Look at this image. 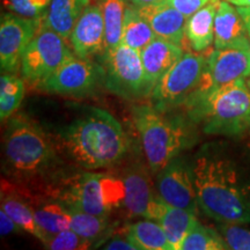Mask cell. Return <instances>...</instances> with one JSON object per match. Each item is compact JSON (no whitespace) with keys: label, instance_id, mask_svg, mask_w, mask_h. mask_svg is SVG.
Here are the masks:
<instances>
[{"label":"cell","instance_id":"16","mask_svg":"<svg viewBox=\"0 0 250 250\" xmlns=\"http://www.w3.org/2000/svg\"><path fill=\"white\" fill-rule=\"evenodd\" d=\"M140 14L152 27L156 37H160L174 44L182 45L186 37L187 18L168 2L144 6L138 8Z\"/></svg>","mask_w":250,"mask_h":250},{"label":"cell","instance_id":"38","mask_svg":"<svg viewBox=\"0 0 250 250\" xmlns=\"http://www.w3.org/2000/svg\"><path fill=\"white\" fill-rule=\"evenodd\" d=\"M236 7H250V0H228Z\"/></svg>","mask_w":250,"mask_h":250},{"label":"cell","instance_id":"5","mask_svg":"<svg viewBox=\"0 0 250 250\" xmlns=\"http://www.w3.org/2000/svg\"><path fill=\"white\" fill-rule=\"evenodd\" d=\"M2 170L18 181L51 175L59 160L56 145L36 123L22 115L11 118L4 136Z\"/></svg>","mask_w":250,"mask_h":250},{"label":"cell","instance_id":"11","mask_svg":"<svg viewBox=\"0 0 250 250\" xmlns=\"http://www.w3.org/2000/svg\"><path fill=\"white\" fill-rule=\"evenodd\" d=\"M104 83L105 73L101 64L73 56L39 88L48 93L80 98L94 93Z\"/></svg>","mask_w":250,"mask_h":250},{"label":"cell","instance_id":"9","mask_svg":"<svg viewBox=\"0 0 250 250\" xmlns=\"http://www.w3.org/2000/svg\"><path fill=\"white\" fill-rule=\"evenodd\" d=\"M64 37L40 24L21 61V74L31 86L39 87L64 62L73 57Z\"/></svg>","mask_w":250,"mask_h":250},{"label":"cell","instance_id":"18","mask_svg":"<svg viewBox=\"0 0 250 250\" xmlns=\"http://www.w3.org/2000/svg\"><path fill=\"white\" fill-rule=\"evenodd\" d=\"M220 0H210L187 19L186 37L196 52H204L214 42V18Z\"/></svg>","mask_w":250,"mask_h":250},{"label":"cell","instance_id":"31","mask_svg":"<svg viewBox=\"0 0 250 250\" xmlns=\"http://www.w3.org/2000/svg\"><path fill=\"white\" fill-rule=\"evenodd\" d=\"M51 0H6V7L12 13L29 19H42Z\"/></svg>","mask_w":250,"mask_h":250},{"label":"cell","instance_id":"4","mask_svg":"<svg viewBox=\"0 0 250 250\" xmlns=\"http://www.w3.org/2000/svg\"><path fill=\"white\" fill-rule=\"evenodd\" d=\"M183 108L206 134L239 137L250 133V85L246 80L197 92Z\"/></svg>","mask_w":250,"mask_h":250},{"label":"cell","instance_id":"36","mask_svg":"<svg viewBox=\"0 0 250 250\" xmlns=\"http://www.w3.org/2000/svg\"><path fill=\"white\" fill-rule=\"evenodd\" d=\"M240 15L243 19V22L246 24L247 31L250 34V7H236Z\"/></svg>","mask_w":250,"mask_h":250},{"label":"cell","instance_id":"24","mask_svg":"<svg viewBox=\"0 0 250 250\" xmlns=\"http://www.w3.org/2000/svg\"><path fill=\"white\" fill-rule=\"evenodd\" d=\"M1 208L24 232L37 237L43 245L48 241L49 237L41 230L36 223L34 211H31L29 205H27V203L18 195L15 193H6L5 195V192H1Z\"/></svg>","mask_w":250,"mask_h":250},{"label":"cell","instance_id":"23","mask_svg":"<svg viewBox=\"0 0 250 250\" xmlns=\"http://www.w3.org/2000/svg\"><path fill=\"white\" fill-rule=\"evenodd\" d=\"M155 37L152 27L140 14L138 8L131 4L127 5L124 14L121 43L142 51Z\"/></svg>","mask_w":250,"mask_h":250},{"label":"cell","instance_id":"12","mask_svg":"<svg viewBox=\"0 0 250 250\" xmlns=\"http://www.w3.org/2000/svg\"><path fill=\"white\" fill-rule=\"evenodd\" d=\"M156 190L171 206L197 212L198 199L193 182L192 165L183 156H176L158 173Z\"/></svg>","mask_w":250,"mask_h":250},{"label":"cell","instance_id":"20","mask_svg":"<svg viewBox=\"0 0 250 250\" xmlns=\"http://www.w3.org/2000/svg\"><path fill=\"white\" fill-rule=\"evenodd\" d=\"M246 24L237 8L228 0H220L214 18V49H221L247 36Z\"/></svg>","mask_w":250,"mask_h":250},{"label":"cell","instance_id":"14","mask_svg":"<svg viewBox=\"0 0 250 250\" xmlns=\"http://www.w3.org/2000/svg\"><path fill=\"white\" fill-rule=\"evenodd\" d=\"M124 206L130 215L158 220L166 203L155 192L151 175L144 166L137 164L124 170Z\"/></svg>","mask_w":250,"mask_h":250},{"label":"cell","instance_id":"35","mask_svg":"<svg viewBox=\"0 0 250 250\" xmlns=\"http://www.w3.org/2000/svg\"><path fill=\"white\" fill-rule=\"evenodd\" d=\"M103 248L108 250H137L134 248L132 243L127 240L126 236H125V239H122V237H114L110 241L105 243Z\"/></svg>","mask_w":250,"mask_h":250},{"label":"cell","instance_id":"6","mask_svg":"<svg viewBox=\"0 0 250 250\" xmlns=\"http://www.w3.org/2000/svg\"><path fill=\"white\" fill-rule=\"evenodd\" d=\"M57 199L68 208L109 217L124 203L123 180L103 173H83L68 181Z\"/></svg>","mask_w":250,"mask_h":250},{"label":"cell","instance_id":"19","mask_svg":"<svg viewBox=\"0 0 250 250\" xmlns=\"http://www.w3.org/2000/svg\"><path fill=\"white\" fill-rule=\"evenodd\" d=\"M88 5L89 0H51L43 17V22L67 40L71 37L80 15Z\"/></svg>","mask_w":250,"mask_h":250},{"label":"cell","instance_id":"10","mask_svg":"<svg viewBox=\"0 0 250 250\" xmlns=\"http://www.w3.org/2000/svg\"><path fill=\"white\" fill-rule=\"evenodd\" d=\"M250 78V39L245 36L232 44L214 49L208 57V65L198 92H206Z\"/></svg>","mask_w":250,"mask_h":250},{"label":"cell","instance_id":"34","mask_svg":"<svg viewBox=\"0 0 250 250\" xmlns=\"http://www.w3.org/2000/svg\"><path fill=\"white\" fill-rule=\"evenodd\" d=\"M19 229L21 228L18 226V224L1 208L0 211V234L1 236H7L12 233H17Z\"/></svg>","mask_w":250,"mask_h":250},{"label":"cell","instance_id":"27","mask_svg":"<svg viewBox=\"0 0 250 250\" xmlns=\"http://www.w3.org/2000/svg\"><path fill=\"white\" fill-rule=\"evenodd\" d=\"M24 98L23 81L13 73H4L0 78V118L1 122L11 117L20 107Z\"/></svg>","mask_w":250,"mask_h":250},{"label":"cell","instance_id":"3","mask_svg":"<svg viewBox=\"0 0 250 250\" xmlns=\"http://www.w3.org/2000/svg\"><path fill=\"white\" fill-rule=\"evenodd\" d=\"M132 117L153 173H159L197 142L196 123L187 114L161 111L152 104H139L133 107Z\"/></svg>","mask_w":250,"mask_h":250},{"label":"cell","instance_id":"39","mask_svg":"<svg viewBox=\"0 0 250 250\" xmlns=\"http://www.w3.org/2000/svg\"><path fill=\"white\" fill-rule=\"evenodd\" d=\"M248 36H249V39H250V34H248ZM249 85H250V81H249Z\"/></svg>","mask_w":250,"mask_h":250},{"label":"cell","instance_id":"17","mask_svg":"<svg viewBox=\"0 0 250 250\" xmlns=\"http://www.w3.org/2000/svg\"><path fill=\"white\" fill-rule=\"evenodd\" d=\"M146 83L151 95L158 81L183 56L181 45L174 44L160 37H155L140 51Z\"/></svg>","mask_w":250,"mask_h":250},{"label":"cell","instance_id":"28","mask_svg":"<svg viewBox=\"0 0 250 250\" xmlns=\"http://www.w3.org/2000/svg\"><path fill=\"white\" fill-rule=\"evenodd\" d=\"M228 249L224 237L217 230L197 221L181 243L180 250H223Z\"/></svg>","mask_w":250,"mask_h":250},{"label":"cell","instance_id":"32","mask_svg":"<svg viewBox=\"0 0 250 250\" xmlns=\"http://www.w3.org/2000/svg\"><path fill=\"white\" fill-rule=\"evenodd\" d=\"M219 230L228 249L250 250V230L237 224H220Z\"/></svg>","mask_w":250,"mask_h":250},{"label":"cell","instance_id":"2","mask_svg":"<svg viewBox=\"0 0 250 250\" xmlns=\"http://www.w3.org/2000/svg\"><path fill=\"white\" fill-rule=\"evenodd\" d=\"M58 147L85 169H101L117 165L130 148L127 134L108 111L88 108L64 126Z\"/></svg>","mask_w":250,"mask_h":250},{"label":"cell","instance_id":"7","mask_svg":"<svg viewBox=\"0 0 250 250\" xmlns=\"http://www.w3.org/2000/svg\"><path fill=\"white\" fill-rule=\"evenodd\" d=\"M208 65V57L201 52L183 54L158 81L151 95V104L161 111L183 107L198 92Z\"/></svg>","mask_w":250,"mask_h":250},{"label":"cell","instance_id":"1","mask_svg":"<svg viewBox=\"0 0 250 250\" xmlns=\"http://www.w3.org/2000/svg\"><path fill=\"white\" fill-rule=\"evenodd\" d=\"M191 165L199 208L219 224H249L250 176L241 166L210 147Z\"/></svg>","mask_w":250,"mask_h":250},{"label":"cell","instance_id":"30","mask_svg":"<svg viewBox=\"0 0 250 250\" xmlns=\"http://www.w3.org/2000/svg\"><path fill=\"white\" fill-rule=\"evenodd\" d=\"M92 243V241L79 235L74 230L65 229L50 236L44 243V248L51 250H78L89 248Z\"/></svg>","mask_w":250,"mask_h":250},{"label":"cell","instance_id":"13","mask_svg":"<svg viewBox=\"0 0 250 250\" xmlns=\"http://www.w3.org/2000/svg\"><path fill=\"white\" fill-rule=\"evenodd\" d=\"M41 19L4 13L0 21V65L6 73H17L28 44L35 36Z\"/></svg>","mask_w":250,"mask_h":250},{"label":"cell","instance_id":"29","mask_svg":"<svg viewBox=\"0 0 250 250\" xmlns=\"http://www.w3.org/2000/svg\"><path fill=\"white\" fill-rule=\"evenodd\" d=\"M68 211L71 214V229L89 241L93 242L104 235L109 228L108 217H99L78 208H68Z\"/></svg>","mask_w":250,"mask_h":250},{"label":"cell","instance_id":"15","mask_svg":"<svg viewBox=\"0 0 250 250\" xmlns=\"http://www.w3.org/2000/svg\"><path fill=\"white\" fill-rule=\"evenodd\" d=\"M71 46L78 57L89 59L105 51V28L101 7L88 5L72 30Z\"/></svg>","mask_w":250,"mask_h":250},{"label":"cell","instance_id":"25","mask_svg":"<svg viewBox=\"0 0 250 250\" xmlns=\"http://www.w3.org/2000/svg\"><path fill=\"white\" fill-rule=\"evenodd\" d=\"M36 223L43 233L50 237L65 229H71V214L62 203H49L34 211Z\"/></svg>","mask_w":250,"mask_h":250},{"label":"cell","instance_id":"26","mask_svg":"<svg viewBox=\"0 0 250 250\" xmlns=\"http://www.w3.org/2000/svg\"><path fill=\"white\" fill-rule=\"evenodd\" d=\"M105 28V50L121 43L125 9L127 0H99Z\"/></svg>","mask_w":250,"mask_h":250},{"label":"cell","instance_id":"8","mask_svg":"<svg viewBox=\"0 0 250 250\" xmlns=\"http://www.w3.org/2000/svg\"><path fill=\"white\" fill-rule=\"evenodd\" d=\"M104 86L115 95L126 100L149 96L142 56L138 50L120 43L107 49L102 56Z\"/></svg>","mask_w":250,"mask_h":250},{"label":"cell","instance_id":"37","mask_svg":"<svg viewBox=\"0 0 250 250\" xmlns=\"http://www.w3.org/2000/svg\"><path fill=\"white\" fill-rule=\"evenodd\" d=\"M129 1L131 5L134 6V7L140 8V7H144V6L159 4V2L165 1V0H129Z\"/></svg>","mask_w":250,"mask_h":250},{"label":"cell","instance_id":"22","mask_svg":"<svg viewBox=\"0 0 250 250\" xmlns=\"http://www.w3.org/2000/svg\"><path fill=\"white\" fill-rule=\"evenodd\" d=\"M156 221L164 228L173 250H180L184 237L198 220L195 212L166 204Z\"/></svg>","mask_w":250,"mask_h":250},{"label":"cell","instance_id":"33","mask_svg":"<svg viewBox=\"0 0 250 250\" xmlns=\"http://www.w3.org/2000/svg\"><path fill=\"white\" fill-rule=\"evenodd\" d=\"M208 1L210 0H166V2L176 8L187 19L195 14L202 7H204Z\"/></svg>","mask_w":250,"mask_h":250},{"label":"cell","instance_id":"21","mask_svg":"<svg viewBox=\"0 0 250 250\" xmlns=\"http://www.w3.org/2000/svg\"><path fill=\"white\" fill-rule=\"evenodd\" d=\"M126 237L137 250H173L164 228L151 219L130 225Z\"/></svg>","mask_w":250,"mask_h":250}]
</instances>
